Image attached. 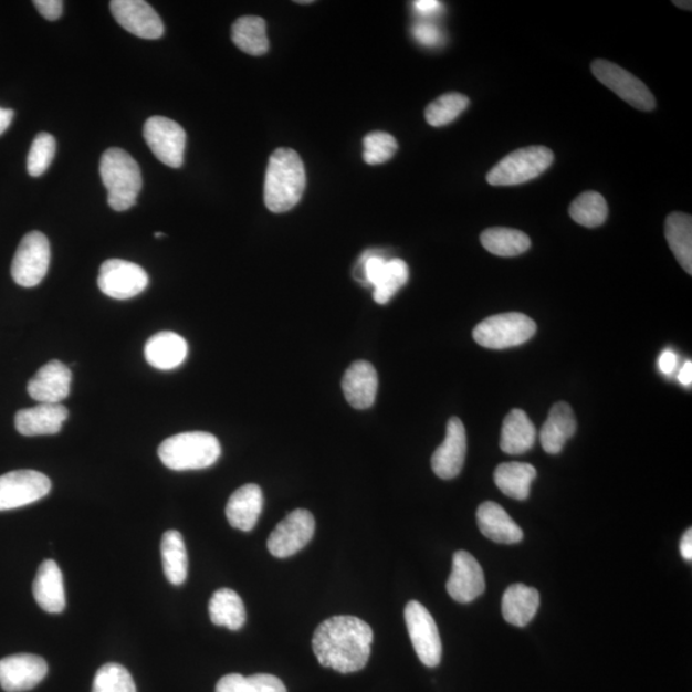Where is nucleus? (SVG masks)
<instances>
[{
    "label": "nucleus",
    "mask_w": 692,
    "mask_h": 692,
    "mask_svg": "<svg viewBox=\"0 0 692 692\" xmlns=\"http://www.w3.org/2000/svg\"><path fill=\"white\" fill-rule=\"evenodd\" d=\"M373 642L374 631L367 622L353 616H336L318 626L312 648L322 667L354 673L367 665Z\"/></svg>",
    "instance_id": "1"
},
{
    "label": "nucleus",
    "mask_w": 692,
    "mask_h": 692,
    "mask_svg": "<svg viewBox=\"0 0 692 692\" xmlns=\"http://www.w3.org/2000/svg\"><path fill=\"white\" fill-rule=\"evenodd\" d=\"M307 177L300 155L293 149L272 153L264 179V203L273 213L293 209L304 195Z\"/></svg>",
    "instance_id": "2"
},
{
    "label": "nucleus",
    "mask_w": 692,
    "mask_h": 692,
    "mask_svg": "<svg viewBox=\"0 0 692 692\" xmlns=\"http://www.w3.org/2000/svg\"><path fill=\"white\" fill-rule=\"evenodd\" d=\"M99 171L114 211H128L138 202L143 187L140 167L127 151L119 148L104 151Z\"/></svg>",
    "instance_id": "3"
},
{
    "label": "nucleus",
    "mask_w": 692,
    "mask_h": 692,
    "mask_svg": "<svg viewBox=\"0 0 692 692\" xmlns=\"http://www.w3.org/2000/svg\"><path fill=\"white\" fill-rule=\"evenodd\" d=\"M158 455L172 471L205 470L219 461L221 444L212 433L182 432L165 440L158 448Z\"/></svg>",
    "instance_id": "4"
},
{
    "label": "nucleus",
    "mask_w": 692,
    "mask_h": 692,
    "mask_svg": "<svg viewBox=\"0 0 692 692\" xmlns=\"http://www.w3.org/2000/svg\"><path fill=\"white\" fill-rule=\"evenodd\" d=\"M554 162V155L546 147L521 148L504 157L491 168L486 180L493 187H513L536 179Z\"/></svg>",
    "instance_id": "5"
},
{
    "label": "nucleus",
    "mask_w": 692,
    "mask_h": 692,
    "mask_svg": "<svg viewBox=\"0 0 692 692\" xmlns=\"http://www.w3.org/2000/svg\"><path fill=\"white\" fill-rule=\"evenodd\" d=\"M536 324L522 313H502L474 327L473 339L487 349H508L533 339Z\"/></svg>",
    "instance_id": "6"
},
{
    "label": "nucleus",
    "mask_w": 692,
    "mask_h": 692,
    "mask_svg": "<svg viewBox=\"0 0 692 692\" xmlns=\"http://www.w3.org/2000/svg\"><path fill=\"white\" fill-rule=\"evenodd\" d=\"M51 263L50 240L40 231L23 237L12 262V277L22 287L38 286L46 276Z\"/></svg>",
    "instance_id": "7"
},
{
    "label": "nucleus",
    "mask_w": 692,
    "mask_h": 692,
    "mask_svg": "<svg viewBox=\"0 0 692 692\" xmlns=\"http://www.w3.org/2000/svg\"><path fill=\"white\" fill-rule=\"evenodd\" d=\"M591 72L598 82L633 108L646 112L656 108L654 95L648 86L618 64L606 60H595L591 63Z\"/></svg>",
    "instance_id": "8"
},
{
    "label": "nucleus",
    "mask_w": 692,
    "mask_h": 692,
    "mask_svg": "<svg viewBox=\"0 0 692 692\" xmlns=\"http://www.w3.org/2000/svg\"><path fill=\"white\" fill-rule=\"evenodd\" d=\"M407 629L416 654L426 667H438L442 646L437 622L421 602L409 601L405 610Z\"/></svg>",
    "instance_id": "9"
},
{
    "label": "nucleus",
    "mask_w": 692,
    "mask_h": 692,
    "mask_svg": "<svg viewBox=\"0 0 692 692\" xmlns=\"http://www.w3.org/2000/svg\"><path fill=\"white\" fill-rule=\"evenodd\" d=\"M144 139L160 162L171 168L182 166L187 133L175 120L162 116L150 117L144 125Z\"/></svg>",
    "instance_id": "10"
},
{
    "label": "nucleus",
    "mask_w": 692,
    "mask_h": 692,
    "mask_svg": "<svg viewBox=\"0 0 692 692\" xmlns=\"http://www.w3.org/2000/svg\"><path fill=\"white\" fill-rule=\"evenodd\" d=\"M52 482L38 471H12L0 476V512L21 508L51 493Z\"/></svg>",
    "instance_id": "11"
},
{
    "label": "nucleus",
    "mask_w": 692,
    "mask_h": 692,
    "mask_svg": "<svg viewBox=\"0 0 692 692\" xmlns=\"http://www.w3.org/2000/svg\"><path fill=\"white\" fill-rule=\"evenodd\" d=\"M316 521L305 510H296L281 521L269 537L268 548L273 557L289 558L310 544L315 535Z\"/></svg>",
    "instance_id": "12"
},
{
    "label": "nucleus",
    "mask_w": 692,
    "mask_h": 692,
    "mask_svg": "<svg viewBox=\"0 0 692 692\" xmlns=\"http://www.w3.org/2000/svg\"><path fill=\"white\" fill-rule=\"evenodd\" d=\"M148 285V273L139 264L123 260H109L102 264L98 286L103 294L114 300H132L141 294Z\"/></svg>",
    "instance_id": "13"
},
{
    "label": "nucleus",
    "mask_w": 692,
    "mask_h": 692,
    "mask_svg": "<svg viewBox=\"0 0 692 692\" xmlns=\"http://www.w3.org/2000/svg\"><path fill=\"white\" fill-rule=\"evenodd\" d=\"M109 8L119 25L135 36L156 40L165 34L159 14L144 0H114Z\"/></svg>",
    "instance_id": "14"
},
{
    "label": "nucleus",
    "mask_w": 692,
    "mask_h": 692,
    "mask_svg": "<svg viewBox=\"0 0 692 692\" xmlns=\"http://www.w3.org/2000/svg\"><path fill=\"white\" fill-rule=\"evenodd\" d=\"M485 575L476 558L469 552L454 554L452 574L448 579L447 590L450 598L462 605L471 602L485 593Z\"/></svg>",
    "instance_id": "15"
},
{
    "label": "nucleus",
    "mask_w": 692,
    "mask_h": 692,
    "mask_svg": "<svg viewBox=\"0 0 692 692\" xmlns=\"http://www.w3.org/2000/svg\"><path fill=\"white\" fill-rule=\"evenodd\" d=\"M48 664L42 657L15 654L0 661V686L7 692L34 689L45 679Z\"/></svg>",
    "instance_id": "16"
},
{
    "label": "nucleus",
    "mask_w": 692,
    "mask_h": 692,
    "mask_svg": "<svg viewBox=\"0 0 692 692\" xmlns=\"http://www.w3.org/2000/svg\"><path fill=\"white\" fill-rule=\"evenodd\" d=\"M466 454V434L460 418H450L444 442L431 458L434 474L442 480H452L462 472Z\"/></svg>",
    "instance_id": "17"
},
{
    "label": "nucleus",
    "mask_w": 692,
    "mask_h": 692,
    "mask_svg": "<svg viewBox=\"0 0 692 692\" xmlns=\"http://www.w3.org/2000/svg\"><path fill=\"white\" fill-rule=\"evenodd\" d=\"M71 381V369L60 360H51L31 378L28 392L40 405H60L70 396Z\"/></svg>",
    "instance_id": "18"
},
{
    "label": "nucleus",
    "mask_w": 692,
    "mask_h": 692,
    "mask_svg": "<svg viewBox=\"0 0 692 692\" xmlns=\"http://www.w3.org/2000/svg\"><path fill=\"white\" fill-rule=\"evenodd\" d=\"M346 401L356 409L373 407L378 390V377L375 367L366 360L354 361L346 369L342 382Z\"/></svg>",
    "instance_id": "19"
},
{
    "label": "nucleus",
    "mask_w": 692,
    "mask_h": 692,
    "mask_svg": "<svg viewBox=\"0 0 692 692\" xmlns=\"http://www.w3.org/2000/svg\"><path fill=\"white\" fill-rule=\"evenodd\" d=\"M67 418L69 410L62 405H39L19 410L14 424L23 437H42L59 433Z\"/></svg>",
    "instance_id": "20"
},
{
    "label": "nucleus",
    "mask_w": 692,
    "mask_h": 692,
    "mask_svg": "<svg viewBox=\"0 0 692 692\" xmlns=\"http://www.w3.org/2000/svg\"><path fill=\"white\" fill-rule=\"evenodd\" d=\"M32 591L40 608L48 614H62L66 608V593H64L63 575L57 563L52 559L42 563Z\"/></svg>",
    "instance_id": "21"
},
{
    "label": "nucleus",
    "mask_w": 692,
    "mask_h": 692,
    "mask_svg": "<svg viewBox=\"0 0 692 692\" xmlns=\"http://www.w3.org/2000/svg\"><path fill=\"white\" fill-rule=\"evenodd\" d=\"M478 525L482 535L494 543L511 545L522 542V528L502 505L494 502H485L479 506Z\"/></svg>",
    "instance_id": "22"
},
{
    "label": "nucleus",
    "mask_w": 692,
    "mask_h": 692,
    "mask_svg": "<svg viewBox=\"0 0 692 692\" xmlns=\"http://www.w3.org/2000/svg\"><path fill=\"white\" fill-rule=\"evenodd\" d=\"M188 343L182 336L170 332L153 335L145 344V359L160 371L180 367L188 357Z\"/></svg>",
    "instance_id": "23"
},
{
    "label": "nucleus",
    "mask_w": 692,
    "mask_h": 692,
    "mask_svg": "<svg viewBox=\"0 0 692 692\" xmlns=\"http://www.w3.org/2000/svg\"><path fill=\"white\" fill-rule=\"evenodd\" d=\"M263 493L259 485L241 486L233 493L227 505V517L233 528L252 531L261 517Z\"/></svg>",
    "instance_id": "24"
},
{
    "label": "nucleus",
    "mask_w": 692,
    "mask_h": 692,
    "mask_svg": "<svg viewBox=\"0 0 692 692\" xmlns=\"http://www.w3.org/2000/svg\"><path fill=\"white\" fill-rule=\"evenodd\" d=\"M541 607V594L534 587L514 584L505 590L502 614L506 622L525 627L535 618Z\"/></svg>",
    "instance_id": "25"
},
{
    "label": "nucleus",
    "mask_w": 692,
    "mask_h": 692,
    "mask_svg": "<svg viewBox=\"0 0 692 692\" xmlns=\"http://www.w3.org/2000/svg\"><path fill=\"white\" fill-rule=\"evenodd\" d=\"M577 430L573 408L565 401L555 405L541 432L542 445L548 454H559Z\"/></svg>",
    "instance_id": "26"
},
{
    "label": "nucleus",
    "mask_w": 692,
    "mask_h": 692,
    "mask_svg": "<svg viewBox=\"0 0 692 692\" xmlns=\"http://www.w3.org/2000/svg\"><path fill=\"white\" fill-rule=\"evenodd\" d=\"M535 441V424L522 409H513L503 422L501 439L503 452L511 455L526 453L534 447Z\"/></svg>",
    "instance_id": "27"
},
{
    "label": "nucleus",
    "mask_w": 692,
    "mask_h": 692,
    "mask_svg": "<svg viewBox=\"0 0 692 692\" xmlns=\"http://www.w3.org/2000/svg\"><path fill=\"white\" fill-rule=\"evenodd\" d=\"M536 479L534 465L521 462L503 463L496 466L495 484L506 496L516 501H526L531 493V485Z\"/></svg>",
    "instance_id": "28"
},
{
    "label": "nucleus",
    "mask_w": 692,
    "mask_h": 692,
    "mask_svg": "<svg viewBox=\"0 0 692 692\" xmlns=\"http://www.w3.org/2000/svg\"><path fill=\"white\" fill-rule=\"evenodd\" d=\"M231 38L240 51L254 57L269 52L270 42L265 21L259 15H244L233 23Z\"/></svg>",
    "instance_id": "29"
},
{
    "label": "nucleus",
    "mask_w": 692,
    "mask_h": 692,
    "mask_svg": "<svg viewBox=\"0 0 692 692\" xmlns=\"http://www.w3.org/2000/svg\"><path fill=\"white\" fill-rule=\"evenodd\" d=\"M665 239L675 260L689 275L692 273V219L690 214L673 212L665 220Z\"/></svg>",
    "instance_id": "30"
},
{
    "label": "nucleus",
    "mask_w": 692,
    "mask_h": 692,
    "mask_svg": "<svg viewBox=\"0 0 692 692\" xmlns=\"http://www.w3.org/2000/svg\"><path fill=\"white\" fill-rule=\"evenodd\" d=\"M209 617L216 626L238 631L247 621L243 600L231 589H220L209 600Z\"/></svg>",
    "instance_id": "31"
},
{
    "label": "nucleus",
    "mask_w": 692,
    "mask_h": 692,
    "mask_svg": "<svg viewBox=\"0 0 692 692\" xmlns=\"http://www.w3.org/2000/svg\"><path fill=\"white\" fill-rule=\"evenodd\" d=\"M160 553L168 581L175 586L182 585L188 577L189 559L187 546L179 531L170 530L165 533Z\"/></svg>",
    "instance_id": "32"
},
{
    "label": "nucleus",
    "mask_w": 692,
    "mask_h": 692,
    "mask_svg": "<svg viewBox=\"0 0 692 692\" xmlns=\"http://www.w3.org/2000/svg\"><path fill=\"white\" fill-rule=\"evenodd\" d=\"M481 244L499 256H517L528 251L531 240L525 232L506 228H491L481 233Z\"/></svg>",
    "instance_id": "33"
},
{
    "label": "nucleus",
    "mask_w": 692,
    "mask_h": 692,
    "mask_svg": "<svg viewBox=\"0 0 692 692\" xmlns=\"http://www.w3.org/2000/svg\"><path fill=\"white\" fill-rule=\"evenodd\" d=\"M569 216L576 223L587 229L601 227L607 221L608 205L597 191H585L569 207Z\"/></svg>",
    "instance_id": "34"
},
{
    "label": "nucleus",
    "mask_w": 692,
    "mask_h": 692,
    "mask_svg": "<svg viewBox=\"0 0 692 692\" xmlns=\"http://www.w3.org/2000/svg\"><path fill=\"white\" fill-rule=\"evenodd\" d=\"M216 692H287L284 682L272 674H254L244 678L238 673L223 675Z\"/></svg>",
    "instance_id": "35"
},
{
    "label": "nucleus",
    "mask_w": 692,
    "mask_h": 692,
    "mask_svg": "<svg viewBox=\"0 0 692 692\" xmlns=\"http://www.w3.org/2000/svg\"><path fill=\"white\" fill-rule=\"evenodd\" d=\"M409 280L408 264L403 260H390L385 263L374 289V300L378 304H388L394 295L403 287Z\"/></svg>",
    "instance_id": "36"
},
{
    "label": "nucleus",
    "mask_w": 692,
    "mask_h": 692,
    "mask_svg": "<svg viewBox=\"0 0 692 692\" xmlns=\"http://www.w3.org/2000/svg\"><path fill=\"white\" fill-rule=\"evenodd\" d=\"M469 106V96L460 93H449L433 101L426 108L424 117L430 126L442 127L452 124Z\"/></svg>",
    "instance_id": "37"
},
{
    "label": "nucleus",
    "mask_w": 692,
    "mask_h": 692,
    "mask_svg": "<svg viewBox=\"0 0 692 692\" xmlns=\"http://www.w3.org/2000/svg\"><path fill=\"white\" fill-rule=\"evenodd\" d=\"M93 692H136L130 672L117 663L104 664L95 674Z\"/></svg>",
    "instance_id": "38"
},
{
    "label": "nucleus",
    "mask_w": 692,
    "mask_h": 692,
    "mask_svg": "<svg viewBox=\"0 0 692 692\" xmlns=\"http://www.w3.org/2000/svg\"><path fill=\"white\" fill-rule=\"evenodd\" d=\"M57 143L54 136L48 133H40L34 141L28 156V172L32 177H39L46 172L53 162Z\"/></svg>",
    "instance_id": "39"
},
{
    "label": "nucleus",
    "mask_w": 692,
    "mask_h": 692,
    "mask_svg": "<svg viewBox=\"0 0 692 692\" xmlns=\"http://www.w3.org/2000/svg\"><path fill=\"white\" fill-rule=\"evenodd\" d=\"M364 159L367 165L376 166L388 162L398 150V143L392 135L384 132L368 134L364 140Z\"/></svg>",
    "instance_id": "40"
},
{
    "label": "nucleus",
    "mask_w": 692,
    "mask_h": 692,
    "mask_svg": "<svg viewBox=\"0 0 692 692\" xmlns=\"http://www.w3.org/2000/svg\"><path fill=\"white\" fill-rule=\"evenodd\" d=\"M412 34L417 42L423 46H438L442 39L440 29L428 22L416 23Z\"/></svg>",
    "instance_id": "41"
},
{
    "label": "nucleus",
    "mask_w": 692,
    "mask_h": 692,
    "mask_svg": "<svg viewBox=\"0 0 692 692\" xmlns=\"http://www.w3.org/2000/svg\"><path fill=\"white\" fill-rule=\"evenodd\" d=\"M34 6L48 21L59 20L63 13L62 0H35Z\"/></svg>",
    "instance_id": "42"
},
{
    "label": "nucleus",
    "mask_w": 692,
    "mask_h": 692,
    "mask_svg": "<svg viewBox=\"0 0 692 692\" xmlns=\"http://www.w3.org/2000/svg\"><path fill=\"white\" fill-rule=\"evenodd\" d=\"M678 354L670 349L664 350L658 361L659 369H661L664 375H672L675 371V367H678Z\"/></svg>",
    "instance_id": "43"
},
{
    "label": "nucleus",
    "mask_w": 692,
    "mask_h": 692,
    "mask_svg": "<svg viewBox=\"0 0 692 692\" xmlns=\"http://www.w3.org/2000/svg\"><path fill=\"white\" fill-rule=\"evenodd\" d=\"M417 13L423 15V18H430V15L438 14L441 11L442 4L438 0H418L413 3Z\"/></svg>",
    "instance_id": "44"
},
{
    "label": "nucleus",
    "mask_w": 692,
    "mask_h": 692,
    "mask_svg": "<svg viewBox=\"0 0 692 692\" xmlns=\"http://www.w3.org/2000/svg\"><path fill=\"white\" fill-rule=\"evenodd\" d=\"M680 552H681L683 559H686L689 562L692 560V530L691 528H689L681 538Z\"/></svg>",
    "instance_id": "45"
},
{
    "label": "nucleus",
    "mask_w": 692,
    "mask_h": 692,
    "mask_svg": "<svg viewBox=\"0 0 692 692\" xmlns=\"http://www.w3.org/2000/svg\"><path fill=\"white\" fill-rule=\"evenodd\" d=\"M14 117V112L8 108H0V135L7 132V128L11 126Z\"/></svg>",
    "instance_id": "46"
},
{
    "label": "nucleus",
    "mask_w": 692,
    "mask_h": 692,
    "mask_svg": "<svg viewBox=\"0 0 692 692\" xmlns=\"http://www.w3.org/2000/svg\"><path fill=\"white\" fill-rule=\"evenodd\" d=\"M679 381L683 386H691L692 384V364L691 360L686 361L685 366L681 368L679 374Z\"/></svg>",
    "instance_id": "47"
},
{
    "label": "nucleus",
    "mask_w": 692,
    "mask_h": 692,
    "mask_svg": "<svg viewBox=\"0 0 692 692\" xmlns=\"http://www.w3.org/2000/svg\"><path fill=\"white\" fill-rule=\"evenodd\" d=\"M675 6L685 8V10L691 11V2H674Z\"/></svg>",
    "instance_id": "48"
},
{
    "label": "nucleus",
    "mask_w": 692,
    "mask_h": 692,
    "mask_svg": "<svg viewBox=\"0 0 692 692\" xmlns=\"http://www.w3.org/2000/svg\"><path fill=\"white\" fill-rule=\"evenodd\" d=\"M155 237H156V238H164V237H165V233H162V232H156V233H155Z\"/></svg>",
    "instance_id": "49"
}]
</instances>
